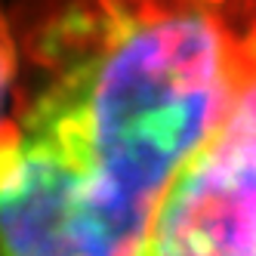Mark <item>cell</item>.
I'll return each mask as SVG.
<instances>
[{
  "label": "cell",
  "mask_w": 256,
  "mask_h": 256,
  "mask_svg": "<svg viewBox=\"0 0 256 256\" xmlns=\"http://www.w3.org/2000/svg\"><path fill=\"white\" fill-rule=\"evenodd\" d=\"M22 86V46L16 22L6 12H0V126H4L16 108Z\"/></svg>",
  "instance_id": "obj_3"
},
{
  "label": "cell",
  "mask_w": 256,
  "mask_h": 256,
  "mask_svg": "<svg viewBox=\"0 0 256 256\" xmlns=\"http://www.w3.org/2000/svg\"><path fill=\"white\" fill-rule=\"evenodd\" d=\"M133 256H256V50L160 192Z\"/></svg>",
  "instance_id": "obj_2"
},
{
  "label": "cell",
  "mask_w": 256,
  "mask_h": 256,
  "mask_svg": "<svg viewBox=\"0 0 256 256\" xmlns=\"http://www.w3.org/2000/svg\"><path fill=\"white\" fill-rule=\"evenodd\" d=\"M16 34L0 256H133L256 50V0H40Z\"/></svg>",
  "instance_id": "obj_1"
}]
</instances>
